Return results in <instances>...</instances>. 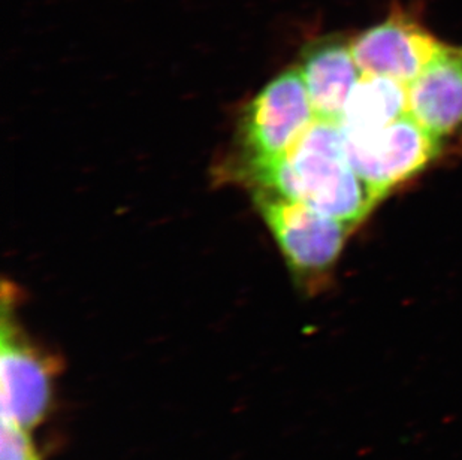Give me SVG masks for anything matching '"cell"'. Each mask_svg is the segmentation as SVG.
Returning a JSON list of instances; mask_svg holds the SVG:
<instances>
[{
	"instance_id": "cell-1",
	"label": "cell",
	"mask_w": 462,
	"mask_h": 460,
	"mask_svg": "<svg viewBox=\"0 0 462 460\" xmlns=\"http://www.w3.org/2000/svg\"><path fill=\"white\" fill-rule=\"evenodd\" d=\"M254 186L358 226L374 208L368 187L350 163L340 123L318 118L301 141L280 161L245 174Z\"/></svg>"
},
{
	"instance_id": "cell-2",
	"label": "cell",
	"mask_w": 462,
	"mask_h": 460,
	"mask_svg": "<svg viewBox=\"0 0 462 460\" xmlns=\"http://www.w3.org/2000/svg\"><path fill=\"white\" fill-rule=\"evenodd\" d=\"M254 202L298 277L331 272L354 227L270 187L254 186Z\"/></svg>"
},
{
	"instance_id": "cell-3",
	"label": "cell",
	"mask_w": 462,
	"mask_h": 460,
	"mask_svg": "<svg viewBox=\"0 0 462 460\" xmlns=\"http://www.w3.org/2000/svg\"><path fill=\"white\" fill-rule=\"evenodd\" d=\"M316 120L300 69L275 77L254 96L243 115L245 174L286 156Z\"/></svg>"
},
{
	"instance_id": "cell-4",
	"label": "cell",
	"mask_w": 462,
	"mask_h": 460,
	"mask_svg": "<svg viewBox=\"0 0 462 460\" xmlns=\"http://www.w3.org/2000/svg\"><path fill=\"white\" fill-rule=\"evenodd\" d=\"M343 135L350 163L375 204L422 174L440 156L443 145L411 114L377 131Z\"/></svg>"
},
{
	"instance_id": "cell-5",
	"label": "cell",
	"mask_w": 462,
	"mask_h": 460,
	"mask_svg": "<svg viewBox=\"0 0 462 460\" xmlns=\"http://www.w3.org/2000/svg\"><path fill=\"white\" fill-rule=\"evenodd\" d=\"M448 47L416 11L393 4L388 15L350 41L362 74L411 84Z\"/></svg>"
},
{
	"instance_id": "cell-6",
	"label": "cell",
	"mask_w": 462,
	"mask_h": 460,
	"mask_svg": "<svg viewBox=\"0 0 462 460\" xmlns=\"http://www.w3.org/2000/svg\"><path fill=\"white\" fill-rule=\"evenodd\" d=\"M59 362L29 343L4 316L0 348L2 419L32 429L44 419Z\"/></svg>"
},
{
	"instance_id": "cell-7",
	"label": "cell",
	"mask_w": 462,
	"mask_h": 460,
	"mask_svg": "<svg viewBox=\"0 0 462 460\" xmlns=\"http://www.w3.org/2000/svg\"><path fill=\"white\" fill-rule=\"evenodd\" d=\"M409 114L439 139L462 132V47H448L409 84Z\"/></svg>"
},
{
	"instance_id": "cell-8",
	"label": "cell",
	"mask_w": 462,
	"mask_h": 460,
	"mask_svg": "<svg viewBox=\"0 0 462 460\" xmlns=\"http://www.w3.org/2000/svg\"><path fill=\"white\" fill-rule=\"evenodd\" d=\"M298 69L316 117L340 123L350 93L362 77L350 42L338 38L314 42L304 51Z\"/></svg>"
},
{
	"instance_id": "cell-9",
	"label": "cell",
	"mask_w": 462,
	"mask_h": 460,
	"mask_svg": "<svg viewBox=\"0 0 462 460\" xmlns=\"http://www.w3.org/2000/svg\"><path fill=\"white\" fill-rule=\"evenodd\" d=\"M409 114V84L382 75L362 74L350 93L340 126L346 133H364L388 126Z\"/></svg>"
},
{
	"instance_id": "cell-10",
	"label": "cell",
	"mask_w": 462,
	"mask_h": 460,
	"mask_svg": "<svg viewBox=\"0 0 462 460\" xmlns=\"http://www.w3.org/2000/svg\"><path fill=\"white\" fill-rule=\"evenodd\" d=\"M0 460H40L27 429L6 419H2Z\"/></svg>"
}]
</instances>
